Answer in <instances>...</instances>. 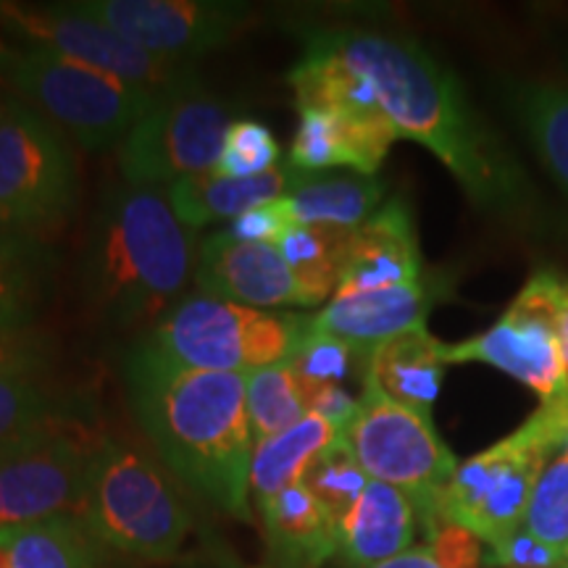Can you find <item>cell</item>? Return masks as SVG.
<instances>
[{"label": "cell", "mask_w": 568, "mask_h": 568, "mask_svg": "<svg viewBox=\"0 0 568 568\" xmlns=\"http://www.w3.org/2000/svg\"><path fill=\"white\" fill-rule=\"evenodd\" d=\"M355 355L358 353L343 339L324 335V332L311 329L305 324V332L290 364L301 376V382H308V385H339L351 374Z\"/></svg>", "instance_id": "cell-34"}, {"label": "cell", "mask_w": 568, "mask_h": 568, "mask_svg": "<svg viewBox=\"0 0 568 568\" xmlns=\"http://www.w3.org/2000/svg\"><path fill=\"white\" fill-rule=\"evenodd\" d=\"M566 450H568V445H566Z\"/></svg>", "instance_id": "cell-45"}, {"label": "cell", "mask_w": 568, "mask_h": 568, "mask_svg": "<svg viewBox=\"0 0 568 568\" xmlns=\"http://www.w3.org/2000/svg\"><path fill=\"white\" fill-rule=\"evenodd\" d=\"M524 531L560 552L568 550V450L558 453L539 474L531 493Z\"/></svg>", "instance_id": "cell-32"}, {"label": "cell", "mask_w": 568, "mask_h": 568, "mask_svg": "<svg viewBox=\"0 0 568 568\" xmlns=\"http://www.w3.org/2000/svg\"><path fill=\"white\" fill-rule=\"evenodd\" d=\"M180 568H226L224 564H187V566H180Z\"/></svg>", "instance_id": "cell-42"}, {"label": "cell", "mask_w": 568, "mask_h": 568, "mask_svg": "<svg viewBox=\"0 0 568 568\" xmlns=\"http://www.w3.org/2000/svg\"><path fill=\"white\" fill-rule=\"evenodd\" d=\"M290 166L295 172H329L353 169L355 174L376 176L397 138L395 126L382 109L337 111V109H297Z\"/></svg>", "instance_id": "cell-16"}, {"label": "cell", "mask_w": 568, "mask_h": 568, "mask_svg": "<svg viewBox=\"0 0 568 568\" xmlns=\"http://www.w3.org/2000/svg\"><path fill=\"white\" fill-rule=\"evenodd\" d=\"M303 481L305 487L324 503L326 510L335 516L339 529V521H343L347 510L355 506V500H358L361 493L366 489L368 474L361 468L358 460H355L345 437H339L335 445L326 447L322 456L311 464Z\"/></svg>", "instance_id": "cell-31"}, {"label": "cell", "mask_w": 568, "mask_h": 568, "mask_svg": "<svg viewBox=\"0 0 568 568\" xmlns=\"http://www.w3.org/2000/svg\"><path fill=\"white\" fill-rule=\"evenodd\" d=\"M372 568H443L432 556L429 550L424 548V545H418V548H410L406 552H400V556L385 560V564H376Z\"/></svg>", "instance_id": "cell-40"}, {"label": "cell", "mask_w": 568, "mask_h": 568, "mask_svg": "<svg viewBox=\"0 0 568 568\" xmlns=\"http://www.w3.org/2000/svg\"><path fill=\"white\" fill-rule=\"evenodd\" d=\"M351 232L337 226L290 224L276 240V251L293 268L308 308H324L335 297Z\"/></svg>", "instance_id": "cell-27"}, {"label": "cell", "mask_w": 568, "mask_h": 568, "mask_svg": "<svg viewBox=\"0 0 568 568\" xmlns=\"http://www.w3.org/2000/svg\"><path fill=\"white\" fill-rule=\"evenodd\" d=\"M443 287L445 284L439 280H422L376 293L337 295L308 316V326L343 339L355 353L368 358L376 345L426 326V316L435 308Z\"/></svg>", "instance_id": "cell-18"}, {"label": "cell", "mask_w": 568, "mask_h": 568, "mask_svg": "<svg viewBox=\"0 0 568 568\" xmlns=\"http://www.w3.org/2000/svg\"><path fill=\"white\" fill-rule=\"evenodd\" d=\"M566 445L568 395L539 403L516 432L458 464L429 516L471 529L485 545L503 542L524 527L539 474Z\"/></svg>", "instance_id": "cell-5"}, {"label": "cell", "mask_w": 568, "mask_h": 568, "mask_svg": "<svg viewBox=\"0 0 568 568\" xmlns=\"http://www.w3.org/2000/svg\"><path fill=\"white\" fill-rule=\"evenodd\" d=\"M566 564H568V550H566Z\"/></svg>", "instance_id": "cell-44"}, {"label": "cell", "mask_w": 568, "mask_h": 568, "mask_svg": "<svg viewBox=\"0 0 568 568\" xmlns=\"http://www.w3.org/2000/svg\"><path fill=\"white\" fill-rule=\"evenodd\" d=\"M560 347H564V358L568 366V301H566V311H564V322H560Z\"/></svg>", "instance_id": "cell-41"}, {"label": "cell", "mask_w": 568, "mask_h": 568, "mask_svg": "<svg viewBox=\"0 0 568 568\" xmlns=\"http://www.w3.org/2000/svg\"><path fill=\"white\" fill-rule=\"evenodd\" d=\"M95 447L59 426L0 456V529L80 514Z\"/></svg>", "instance_id": "cell-14"}, {"label": "cell", "mask_w": 568, "mask_h": 568, "mask_svg": "<svg viewBox=\"0 0 568 568\" xmlns=\"http://www.w3.org/2000/svg\"><path fill=\"white\" fill-rule=\"evenodd\" d=\"M51 284V253L42 237L0 224V332H27Z\"/></svg>", "instance_id": "cell-24"}, {"label": "cell", "mask_w": 568, "mask_h": 568, "mask_svg": "<svg viewBox=\"0 0 568 568\" xmlns=\"http://www.w3.org/2000/svg\"><path fill=\"white\" fill-rule=\"evenodd\" d=\"M69 6L155 59L180 67L230 45L253 21L245 3L224 0H80Z\"/></svg>", "instance_id": "cell-12"}, {"label": "cell", "mask_w": 568, "mask_h": 568, "mask_svg": "<svg viewBox=\"0 0 568 568\" xmlns=\"http://www.w3.org/2000/svg\"><path fill=\"white\" fill-rule=\"evenodd\" d=\"M197 293L258 311L308 308L293 268L268 243H247L230 230L211 234L197 245Z\"/></svg>", "instance_id": "cell-15"}, {"label": "cell", "mask_w": 568, "mask_h": 568, "mask_svg": "<svg viewBox=\"0 0 568 568\" xmlns=\"http://www.w3.org/2000/svg\"><path fill=\"white\" fill-rule=\"evenodd\" d=\"M521 119L539 159L568 195V82L524 92Z\"/></svg>", "instance_id": "cell-30"}, {"label": "cell", "mask_w": 568, "mask_h": 568, "mask_svg": "<svg viewBox=\"0 0 568 568\" xmlns=\"http://www.w3.org/2000/svg\"><path fill=\"white\" fill-rule=\"evenodd\" d=\"M385 182L379 176L297 172L293 187L280 197L293 224L358 230L385 205Z\"/></svg>", "instance_id": "cell-21"}, {"label": "cell", "mask_w": 568, "mask_h": 568, "mask_svg": "<svg viewBox=\"0 0 568 568\" xmlns=\"http://www.w3.org/2000/svg\"><path fill=\"white\" fill-rule=\"evenodd\" d=\"M245 400L255 445L308 416L303 385L290 361L247 374Z\"/></svg>", "instance_id": "cell-29"}, {"label": "cell", "mask_w": 568, "mask_h": 568, "mask_svg": "<svg viewBox=\"0 0 568 568\" xmlns=\"http://www.w3.org/2000/svg\"><path fill=\"white\" fill-rule=\"evenodd\" d=\"M487 566L495 568H568L566 552L518 529L497 545H487Z\"/></svg>", "instance_id": "cell-36"}, {"label": "cell", "mask_w": 568, "mask_h": 568, "mask_svg": "<svg viewBox=\"0 0 568 568\" xmlns=\"http://www.w3.org/2000/svg\"><path fill=\"white\" fill-rule=\"evenodd\" d=\"M282 148L274 132L255 119H234L224 134L222 153H219L213 174L226 180H247L261 176L280 166Z\"/></svg>", "instance_id": "cell-33"}, {"label": "cell", "mask_w": 568, "mask_h": 568, "mask_svg": "<svg viewBox=\"0 0 568 568\" xmlns=\"http://www.w3.org/2000/svg\"><path fill=\"white\" fill-rule=\"evenodd\" d=\"M77 518L98 545L138 560L174 558L193 531V510L172 474L113 437L92 453Z\"/></svg>", "instance_id": "cell-4"}, {"label": "cell", "mask_w": 568, "mask_h": 568, "mask_svg": "<svg viewBox=\"0 0 568 568\" xmlns=\"http://www.w3.org/2000/svg\"><path fill=\"white\" fill-rule=\"evenodd\" d=\"M566 301L568 282L556 272L531 274L487 332L445 343V364H487L527 385L539 403L558 400L568 395V366L560 347Z\"/></svg>", "instance_id": "cell-11"}, {"label": "cell", "mask_w": 568, "mask_h": 568, "mask_svg": "<svg viewBox=\"0 0 568 568\" xmlns=\"http://www.w3.org/2000/svg\"><path fill=\"white\" fill-rule=\"evenodd\" d=\"M295 169L276 166L272 172L261 176H247V180H226V176L203 174L193 180H182L166 190L169 203L176 213V219L190 230H201V226L216 222H234L243 213L255 205L272 203L282 197L293 187Z\"/></svg>", "instance_id": "cell-22"}, {"label": "cell", "mask_w": 568, "mask_h": 568, "mask_svg": "<svg viewBox=\"0 0 568 568\" xmlns=\"http://www.w3.org/2000/svg\"><path fill=\"white\" fill-rule=\"evenodd\" d=\"M422 527L426 531L424 548L443 568H485L487 545L471 529L447 521L443 516L424 518Z\"/></svg>", "instance_id": "cell-35"}, {"label": "cell", "mask_w": 568, "mask_h": 568, "mask_svg": "<svg viewBox=\"0 0 568 568\" xmlns=\"http://www.w3.org/2000/svg\"><path fill=\"white\" fill-rule=\"evenodd\" d=\"M301 385L308 414L322 416L339 432H345L353 424L355 414H358V397H353L343 385H308V382H301Z\"/></svg>", "instance_id": "cell-37"}, {"label": "cell", "mask_w": 568, "mask_h": 568, "mask_svg": "<svg viewBox=\"0 0 568 568\" xmlns=\"http://www.w3.org/2000/svg\"><path fill=\"white\" fill-rule=\"evenodd\" d=\"M232 109L195 74L155 95L119 145L124 182L169 190L193 176L213 174Z\"/></svg>", "instance_id": "cell-8"}, {"label": "cell", "mask_w": 568, "mask_h": 568, "mask_svg": "<svg viewBox=\"0 0 568 568\" xmlns=\"http://www.w3.org/2000/svg\"><path fill=\"white\" fill-rule=\"evenodd\" d=\"M416 506L400 489L368 479L355 506L339 521V556L353 568L376 564L416 548Z\"/></svg>", "instance_id": "cell-19"}, {"label": "cell", "mask_w": 568, "mask_h": 568, "mask_svg": "<svg viewBox=\"0 0 568 568\" xmlns=\"http://www.w3.org/2000/svg\"><path fill=\"white\" fill-rule=\"evenodd\" d=\"M0 19L32 48L80 61L84 67L122 80L132 88L163 92L172 84L193 74L190 67L166 63L145 53L111 27L77 13L69 3L63 6H0Z\"/></svg>", "instance_id": "cell-13"}, {"label": "cell", "mask_w": 568, "mask_h": 568, "mask_svg": "<svg viewBox=\"0 0 568 568\" xmlns=\"http://www.w3.org/2000/svg\"><path fill=\"white\" fill-rule=\"evenodd\" d=\"M6 103H9V98L3 95V92H0V119H3V111H6Z\"/></svg>", "instance_id": "cell-43"}, {"label": "cell", "mask_w": 568, "mask_h": 568, "mask_svg": "<svg viewBox=\"0 0 568 568\" xmlns=\"http://www.w3.org/2000/svg\"><path fill=\"white\" fill-rule=\"evenodd\" d=\"M339 437L343 432L337 426L308 414L290 429L255 445L251 464V497L255 506L280 495L295 481H303L311 464Z\"/></svg>", "instance_id": "cell-25"}, {"label": "cell", "mask_w": 568, "mask_h": 568, "mask_svg": "<svg viewBox=\"0 0 568 568\" xmlns=\"http://www.w3.org/2000/svg\"><path fill=\"white\" fill-rule=\"evenodd\" d=\"M126 385L138 422L163 464L234 518H251L253 429L247 374L197 372L134 347Z\"/></svg>", "instance_id": "cell-2"}, {"label": "cell", "mask_w": 568, "mask_h": 568, "mask_svg": "<svg viewBox=\"0 0 568 568\" xmlns=\"http://www.w3.org/2000/svg\"><path fill=\"white\" fill-rule=\"evenodd\" d=\"M343 437L368 479L385 481L408 495L418 521L432 514L437 495L458 468L432 414L389 397L368 374H364L358 414Z\"/></svg>", "instance_id": "cell-9"}, {"label": "cell", "mask_w": 568, "mask_h": 568, "mask_svg": "<svg viewBox=\"0 0 568 568\" xmlns=\"http://www.w3.org/2000/svg\"><path fill=\"white\" fill-rule=\"evenodd\" d=\"M0 568H98V542L77 516L0 529Z\"/></svg>", "instance_id": "cell-26"}, {"label": "cell", "mask_w": 568, "mask_h": 568, "mask_svg": "<svg viewBox=\"0 0 568 568\" xmlns=\"http://www.w3.org/2000/svg\"><path fill=\"white\" fill-rule=\"evenodd\" d=\"M422 264L414 213L403 197H393L351 232L335 297L422 282Z\"/></svg>", "instance_id": "cell-17"}, {"label": "cell", "mask_w": 568, "mask_h": 568, "mask_svg": "<svg viewBox=\"0 0 568 568\" xmlns=\"http://www.w3.org/2000/svg\"><path fill=\"white\" fill-rule=\"evenodd\" d=\"M268 550L280 568H318L339 550L335 516L318 497L295 481L280 495L258 503Z\"/></svg>", "instance_id": "cell-20"}, {"label": "cell", "mask_w": 568, "mask_h": 568, "mask_svg": "<svg viewBox=\"0 0 568 568\" xmlns=\"http://www.w3.org/2000/svg\"><path fill=\"white\" fill-rule=\"evenodd\" d=\"M0 71L40 116L84 151L122 145L159 92L132 88L48 48L0 51Z\"/></svg>", "instance_id": "cell-7"}, {"label": "cell", "mask_w": 568, "mask_h": 568, "mask_svg": "<svg viewBox=\"0 0 568 568\" xmlns=\"http://www.w3.org/2000/svg\"><path fill=\"white\" fill-rule=\"evenodd\" d=\"M293 224L290 222L287 211L282 209L280 197L272 203H264V205H255L247 213H243L240 219H234L230 224V232L234 237L240 240H247V243H268V245H276V240L282 237L284 230Z\"/></svg>", "instance_id": "cell-38"}, {"label": "cell", "mask_w": 568, "mask_h": 568, "mask_svg": "<svg viewBox=\"0 0 568 568\" xmlns=\"http://www.w3.org/2000/svg\"><path fill=\"white\" fill-rule=\"evenodd\" d=\"M195 261V232L176 219L166 190L124 182L92 219L84 290L103 322L153 329L182 303Z\"/></svg>", "instance_id": "cell-3"}, {"label": "cell", "mask_w": 568, "mask_h": 568, "mask_svg": "<svg viewBox=\"0 0 568 568\" xmlns=\"http://www.w3.org/2000/svg\"><path fill=\"white\" fill-rule=\"evenodd\" d=\"M45 345L27 332H0V374H32L42 366Z\"/></svg>", "instance_id": "cell-39"}, {"label": "cell", "mask_w": 568, "mask_h": 568, "mask_svg": "<svg viewBox=\"0 0 568 568\" xmlns=\"http://www.w3.org/2000/svg\"><path fill=\"white\" fill-rule=\"evenodd\" d=\"M63 426L59 400L32 374H0V456Z\"/></svg>", "instance_id": "cell-28"}, {"label": "cell", "mask_w": 568, "mask_h": 568, "mask_svg": "<svg viewBox=\"0 0 568 568\" xmlns=\"http://www.w3.org/2000/svg\"><path fill=\"white\" fill-rule=\"evenodd\" d=\"M445 343L426 326L403 332L376 345L366 358V372L389 397L432 414L445 382Z\"/></svg>", "instance_id": "cell-23"}, {"label": "cell", "mask_w": 568, "mask_h": 568, "mask_svg": "<svg viewBox=\"0 0 568 568\" xmlns=\"http://www.w3.org/2000/svg\"><path fill=\"white\" fill-rule=\"evenodd\" d=\"M80 197L71 140L19 98L0 119V224L42 237L69 219Z\"/></svg>", "instance_id": "cell-10"}, {"label": "cell", "mask_w": 568, "mask_h": 568, "mask_svg": "<svg viewBox=\"0 0 568 568\" xmlns=\"http://www.w3.org/2000/svg\"><path fill=\"white\" fill-rule=\"evenodd\" d=\"M318 40L366 80L397 138L418 142L481 209L521 205L524 172L471 109L456 77L408 38L379 30H322Z\"/></svg>", "instance_id": "cell-1"}, {"label": "cell", "mask_w": 568, "mask_h": 568, "mask_svg": "<svg viewBox=\"0 0 568 568\" xmlns=\"http://www.w3.org/2000/svg\"><path fill=\"white\" fill-rule=\"evenodd\" d=\"M308 316L258 311L195 293L169 311L138 347L182 368L253 374L293 358Z\"/></svg>", "instance_id": "cell-6"}]
</instances>
